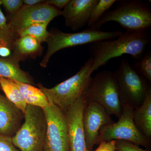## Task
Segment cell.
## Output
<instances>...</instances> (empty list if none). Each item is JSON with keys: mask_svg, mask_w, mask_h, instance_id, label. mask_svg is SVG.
<instances>
[{"mask_svg": "<svg viewBox=\"0 0 151 151\" xmlns=\"http://www.w3.org/2000/svg\"><path fill=\"white\" fill-rule=\"evenodd\" d=\"M151 38L148 30L123 32L115 39L100 41L92 44L89 52L93 60V71L108 63L113 58L124 54L134 60H140L145 54Z\"/></svg>", "mask_w": 151, "mask_h": 151, "instance_id": "obj_1", "label": "cell"}, {"mask_svg": "<svg viewBox=\"0 0 151 151\" xmlns=\"http://www.w3.org/2000/svg\"><path fill=\"white\" fill-rule=\"evenodd\" d=\"M116 8L108 11L90 27L100 30L107 22L118 23L126 32L148 30L151 27V9L147 3L139 0L117 1Z\"/></svg>", "mask_w": 151, "mask_h": 151, "instance_id": "obj_2", "label": "cell"}, {"mask_svg": "<svg viewBox=\"0 0 151 151\" xmlns=\"http://www.w3.org/2000/svg\"><path fill=\"white\" fill-rule=\"evenodd\" d=\"M93 60L90 57L75 75L51 88L39 84L40 89L46 96L48 102L56 105L63 112L75 103L88 86L92 69Z\"/></svg>", "mask_w": 151, "mask_h": 151, "instance_id": "obj_3", "label": "cell"}, {"mask_svg": "<svg viewBox=\"0 0 151 151\" xmlns=\"http://www.w3.org/2000/svg\"><path fill=\"white\" fill-rule=\"evenodd\" d=\"M123 33L122 31H103L89 27L82 31L73 33L54 29L50 32L46 42L47 50L40 64L41 67L46 68L52 55L63 49L115 39Z\"/></svg>", "mask_w": 151, "mask_h": 151, "instance_id": "obj_4", "label": "cell"}, {"mask_svg": "<svg viewBox=\"0 0 151 151\" xmlns=\"http://www.w3.org/2000/svg\"><path fill=\"white\" fill-rule=\"evenodd\" d=\"M24 122L12 138L20 151H44L47 121L43 109L27 105Z\"/></svg>", "mask_w": 151, "mask_h": 151, "instance_id": "obj_5", "label": "cell"}, {"mask_svg": "<svg viewBox=\"0 0 151 151\" xmlns=\"http://www.w3.org/2000/svg\"><path fill=\"white\" fill-rule=\"evenodd\" d=\"M113 75L122 106L129 105L134 109L140 107L151 88L150 82L148 83L149 81L127 60H121L119 67Z\"/></svg>", "mask_w": 151, "mask_h": 151, "instance_id": "obj_6", "label": "cell"}, {"mask_svg": "<svg viewBox=\"0 0 151 151\" xmlns=\"http://www.w3.org/2000/svg\"><path fill=\"white\" fill-rule=\"evenodd\" d=\"M86 100L103 107L109 116L119 119L122 107L113 73L104 70L91 77L84 92Z\"/></svg>", "mask_w": 151, "mask_h": 151, "instance_id": "obj_7", "label": "cell"}, {"mask_svg": "<svg viewBox=\"0 0 151 151\" xmlns=\"http://www.w3.org/2000/svg\"><path fill=\"white\" fill-rule=\"evenodd\" d=\"M122 107V114L119 121L103 127L100 130L97 144L104 141L123 140L149 149L151 140L139 131L133 121L134 108L127 105H123Z\"/></svg>", "mask_w": 151, "mask_h": 151, "instance_id": "obj_8", "label": "cell"}, {"mask_svg": "<svg viewBox=\"0 0 151 151\" xmlns=\"http://www.w3.org/2000/svg\"><path fill=\"white\" fill-rule=\"evenodd\" d=\"M49 103L43 109L47 121L44 151H70L65 114L56 105Z\"/></svg>", "mask_w": 151, "mask_h": 151, "instance_id": "obj_9", "label": "cell"}, {"mask_svg": "<svg viewBox=\"0 0 151 151\" xmlns=\"http://www.w3.org/2000/svg\"><path fill=\"white\" fill-rule=\"evenodd\" d=\"M61 10L45 2L36 5H23L18 12L10 17L8 25L16 33L31 25L39 23H50L61 16Z\"/></svg>", "mask_w": 151, "mask_h": 151, "instance_id": "obj_10", "label": "cell"}, {"mask_svg": "<svg viewBox=\"0 0 151 151\" xmlns=\"http://www.w3.org/2000/svg\"><path fill=\"white\" fill-rule=\"evenodd\" d=\"M87 100L84 93L64 112L67 122L70 151H89L86 148L83 116Z\"/></svg>", "mask_w": 151, "mask_h": 151, "instance_id": "obj_11", "label": "cell"}, {"mask_svg": "<svg viewBox=\"0 0 151 151\" xmlns=\"http://www.w3.org/2000/svg\"><path fill=\"white\" fill-rule=\"evenodd\" d=\"M114 123L103 107L97 103L87 101L83 116L85 142L87 150L92 151L97 144L100 130Z\"/></svg>", "mask_w": 151, "mask_h": 151, "instance_id": "obj_12", "label": "cell"}, {"mask_svg": "<svg viewBox=\"0 0 151 151\" xmlns=\"http://www.w3.org/2000/svg\"><path fill=\"white\" fill-rule=\"evenodd\" d=\"M98 0H70L61 11L65 26L76 31L89 22L91 12Z\"/></svg>", "mask_w": 151, "mask_h": 151, "instance_id": "obj_13", "label": "cell"}, {"mask_svg": "<svg viewBox=\"0 0 151 151\" xmlns=\"http://www.w3.org/2000/svg\"><path fill=\"white\" fill-rule=\"evenodd\" d=\"M24 118L22 111L0 93V135L12 138Z\"/></svg>", "mask_w": 151, "mask_h": 151, "instance_id": "obj_14", "label": "cell"}, {"mask_svg": "<svg viewBox=\"0 0 151 151\" xmlns=\"http://www.w3.org/2000/svg\"><path fill=\"white\" fill-rule=\"evenodd\" d=\"M43 50L42 44L34 38L28 36L19 37L11 56L19 62L28 58H35L42 54Z\"/></svg>", "mask_w": 151, "mask_h": 151, "instance_id": "obj_15", "label": "cell"}, {"mask_svg": "<svg viewBox=\"0 0 151 151\" xmlns=\"http://www.w3.org/2000/svg\"><path fill=\"white\" fill-rule=\"evenodd\" d=\"M19 63L12 56L7 58H0V77L32 85L34 84L32 77L22 70Z\"/></svg>", "mask_w": 151, "mask_h": 151, "instance_id": "obj_16", "label": "cell"}, {"mask_svg": "<svg viewBox=\"0 0 151 151\" xmlns=\"http://www.w3.org/2000/svg\"><path fill=\"white\" fill-rule=\"evenodd\" d=\"M133 121L139 131L151 139V88L149 89L142 105L133 112Z\"/></svg>", "mask_w": 151, "mask_h": 151, "instance_id": "obj_17", "label": "cell"}, {"mask_svg": "<svg viewBox=\"0 0 151 151\" xmlns=\"http://www.w3.org/2000/svg\"><path fill=\"white\" fill-rule=\"evenodd\" d=\"M19 89L27 105L37 106L44 109L49 105L48 100L40 88L30 84L14 81Z\"/></svg>", "mask_w": 151, "mask_h": 151, "instance_id": "obj_18", "label": "cell"}, {"mask_svg": "<svg viewBox=\"0 0 151 151\" xmlns=\"http://www.w3.org/2000/svg\"><path fill=\"white\" fill-rule=\"evenodd\" d=\"M0 86L5 97L24 114L27 104L14 81L0 77Z\"/></svg>", "mask_w": 151, "mask_h": 151, "instance_id": "obj_19", "label": "cell"}, {"mask_svg": "<svg viewBox=\"0 0 151 151\" xmlns=\"http://www.w3.org/2000/svg\"><path fill=\"white\" fill-rule=\"evenodd\" d=\"M19 36L7 25L0 29V56L7 58L12 55L14 45Z\"/></svg>", "mask_w": 151, "mask_h": 151, "instance_id": "obj_20", "label": "cell"}, {"mask_svg": "<svg viewBox=\"0 0 151 151\" xmlns=\"http://www.w3.org/2000/svg\"><path fill=\"white\" fill-rule=\"evenodd\" d=\"M50 23H39L31 25L17 32L19 37L28 36L41 43L46 42L50 35L47 27Z\"/></svg>", "mask_w": 151, "mask_h": 151, "instance_id": "obj_21", "label": "cell"}, {"mask_svg": "<svg viewBox=\"0 0 151 151\" xmlns=\"http://www.w3.org/2000/svg\"><path fill=\"white\" fill-rule=\"evenodd\" d=\"M117 1L116 0H98L91 12L87 24L88 27H91L94 25Z\"/></svg>", "mask_w": 151, "mask_h": 151, "instance_id": "obj_22", "label": "cell"}, {"mask_svg": "<svg viewBox=\"0 0 151 151\" xmlns=\"http://www.w3.org/2000/svg\"><path fill=\"white\" fill-rule=\"evenodd\" d=\"M134 68L137 71L151 83V55L145 53L139 61L135 63Z\"/></svg>", "mask_w": 151, "mask_h": 151, "instance_id": "obj_23", "label": "cell"}, {"mask_svg": "<svg viewBox=\"0 0 151 151\" xmlns=\"http://www.w3.org/2000/svg\"><path fill=\"white\" fill-rule=\"evenodd\" d=\"M1 6L4 8L10 17L16 13L23 6L22 0H1Z\"/></svg>", "mask_w": 151, "mask_h": 151, "instance_id": "obj_24", "label": "cell"}, {"mask_svg": "<svg viewBox=\"0 0 151 151\" xmlns=\"http://www.w3.org/2000/svg\"><path fill=\"white\" fill-rule=\"evenodd\" d=\"M116 151H151L144 150L135 144L123 140L116 141Z\"/></svg>", "mask_w": 151, "mask_h": 151, "instance_id": "obj_25", "label": "cell"}, {"mask_svg": "<svg viewBox=\"0 0 151 151\" xmlns=\"http://www.w3.org/2000/svg\"><path fill=\"white\" fill-rule=\"evenodd\" d=\"M0 151H20L14 145L12 137L0 135Z\"/></svg>", "mask_w": 151, "mask_h": 151, "instance_id": "obj_26", "label": "cell"}, {"mask_svg": "<svg viewBox=\"0 0 151 151\" xmlns=\"http://www.w3.org/2000/svg\"><path fill=\"white\" fill-rule=\"evenodd\" d=\"M116 140L101 142L94 151H116Z\"/></svg>", "mask_w": 151, "mask_h": 151, "instance_id": "obj_27", "label": "cell"}, {"mask_svg": "<svg viewBox=\"0 0 151 151\" xmlns=\"http://www.w3.org/2000/svg\"><path fill=\"white\" fill-rule=\"evenodd\" d=\"M70 0H47L45 2L61 10L67 5Z\"/></svg>", "mask_w": 151, "mask_h": 151, "instance_id": "obj_28", "label": "cell"}, {"mask_svg": "<svg viewBox=\"0 0 151 151\" xmlns=\"http://www.w3.org/2000/svg\"><path fill=\"white\" fill-rule=\"evenodd\" d=\"M1 3L0 0V29L5 27L8 24L6 18L3 14L1 9Z\"/></svg>", "mask_w": 151, "mask_h": 151, "instance_id": "obj_29", "label": "cell"}, {"mask_svg": "<svg viewBox=\"0 0 151 151\" xmlns=\"http://www.w3.org/2000/svg\"><path fill=\"white\" fill-rule=\"evenodd\" d=\"M44 0H23L22 2L24 5L32 6L39 4L45 2Z\"/></svg>", "mask_w": 151, "mask_h": 151, "instance_id": "obj_30", "label": "cell"}, {"mask_svg": "<svg viewBox=\"0 0 151 151\" xmlns=\"http://www.w3.org/2000/svg\"><path fill=\"white\" fill-rule=\"evenodd\" d=\"M1 90V86H0V90Z\"/></svg>", "mask_w": 151, "mask_h": 151, "instance_id": "obj_31", "label": "cell"}]
</instances>
